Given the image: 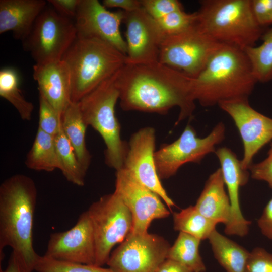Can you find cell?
<instances>
[{"instance_id": "obj_10", "label": "cell", "mask_w": 272, "mask_h": 272, "mask_svg": "<svg viewBox=\"0 0 272 272\" xmlns=\"http://www.w3.org/2000/svg\"><path fill=\"white\" fill-rule=\"evenodd\" d=\"M225 135V126L222 122L217 124L202 138L198 137L194 127L188 124L176 140L163 145L155 151V163L159 178L167 179L174 175L187 163H200L206 155L215 152L216 146L224 140Z\"/></svg>"}, {"instance_id": "obj_38", "label": "cell", "mask_w": 272, "mask_h": 272, "mask_svg": "<svg viewBox=\"0 0 272 272\" xmlns=\"http://www.w3.org/2000/svg\"><path fill=\"white\" fill-rule=\"evenodd\" d=\"M262 234L272 240V198L266 204L262 215L257 220Z\"/></svg>"}, {"instance_id": "obj_32", "label": "cell", "mask_w": 272, "mask_h": 272, "mask_svg": "<svg viewBox=\"0 0 272 272\" xmlns=\"http://www.w3.org/2000/svg\"><path fill=\"white\" fill-rule=\"evenodd\" d=\"M39 104L38 128L55 137L61 129V118L45 97L40 93Z\"/></svg>"}, {"instance_id": "obj_33", "label": "cell", "mask_w": 272, "mask_h": 272, "mask_svg": "<svg viewBox=\"0 0 272 272\" xmlns=\"http://www.w3.org/2000/svg\"><path fill=\"white\" fill-rule=\"evenodd\" d=\"M142 7L155 20L177 10L183 9L177 0H140Z\"/></svg>"}, {"instance_id": "obj_24", "label": "cell", "mask_w": 272, "mask_h": 272, "mask_svg": "<svg viewBox=\"0 0 272 272\" xmlns=\"http://www.w3.org/2000/svg\"><path fill=\"white\" fill-rule=\"evenodd\" d=\"M25 164L29 169L36 171L52 172L59 169L55 137L38 128Z\"/></svg>"}, {"instance_id": "obj_8", "label": "cell", "mask_w": 272, "mask_h": 272, "mask_svg": "<svg viewBox=\"0 0 272 272\" xmlns=\"http://www.w3.org/2000/svg\"><path fill=\"white\" fill-rule=\"evenodd\" d=\"M90 218L95 244V265L106 264L112 249L131 232L132 218L114 192L101 197L87 210Z\"/></svg>"}, {"instance_id": "obj_12", "label": "cell", "mask_w": 272, "mask_h": 272, "mask_svg": "<svg viewBox=\"0 0 272 272\" xmlns=\"http://www.w3.org/2000/svg\"><path fill=\"white\" fill-rule=\"evenodd\" d=\"M114 192L131 213V233H147L153 220L167 218L170 214L158 195L139 182L123 168L116 171Z\"/></svg>"}, {"instance_id": "obj_7", "label": "cell", "mask_w": 272, "mask_h": 272, "mask_svg": "<svg viewBox=\"0 0 272 272\" xmlns=\"http://www.w3.org/2000/svg\"><path fill=\"white\" fill-rule=\"evenodd\" d=\"M77 36L75 21L46 6L22 41L23 46L35 64H46L61 60Z\"/></svg>"}, {"instance_id": "obj_23", "label": "cell", "mask_w": 272, "mask_h": 272, "mask_svg": "<svg viewBox=\"0 0 272 272\" xmlns=\"http://www.w3.org/2000/svg\"><path fill=\"white\" fill-rule=\"evenodd\" d=\"M208 240L215 258L226 272H245L250 252L216 230Z\"/></svg>"}, {"instance_id": "obj_27", "label": "cell", "mask_w": 272, "mask_h": 272, "mask_svg": "<svg viewBox=\"0 0 272 272\" xmlns=\"http://www.w3.org/2000/svg\"><path fill=\"white\" fill-rule=\"evenodd\" d=\"M174 229L191 235L201 241L208 239L217 223L201 214L195 206H190L173 214Z\"/></svg>"}, {"instance_id": "obj_29", "label": "cell", "mask_w": 272, "mask_h": 272, "mask_svg": "<svg viewBox=\"0 0 272 272\" xmlns=\"http://www.w3.org/2000/svg\"><path fill=\"white\" fill-rule=\"evenodd\" d=\"M60 170L65 179L79 186L85 184L87 171L84 169L71 144L65 136L62 128L55 136Z\"/></svg>"}, {"instance_id": "obj_34", "label": "cell", "mask_w": 272, "mask_h": 272, "mask_svg": "<svg viewBox=\"0 0 272 272\" xmlns=\"http://www.w3.org/2000/svg\"><path fill=\"white\" fill-rule=\"evenodd\" d=\"M245 272H272V254L257 247L250 252Z\"/></svg>"}, {"instance_id": "obj_3", "label": "cell", "mask_w": 272, "mask_h": 272, "mask_svg": "<svg viewBox=\"0 0 272 272\" xmlns=\"http://www.w3.org/2000/svg\"><path fill=\"white\" fill-rule=\"evenodd\" d=\"M257 82L244 50L223 44L193 78L192 91L195 101L210 107L223 101L248 98Z\"/></svg>"}, {"instance_id": "obj_4", "label": "cell", "mask_w": 272, "mask_h": 272, "mask_svg": "<svg viewBox=\"0 0 272 272\" xmlns=\"http://www.w3.org/2000/svg\"><path fill=\"white\" fill-rule=\"evenodd\" d=\"M126 59V55L103 40L77 36L62 58L70 74L72 103L115 74Z\"/></svg>"}, {"instance_id": "obj_26", "label": "cell", "mask_w": 272, "mask_h": 272, "mask_svg": "<svg viewBox=\"0 0 272 272\" xmlns=\"http://www.w3.org/2000/svg\"><path fill=\"white\" fill-rule=\"evenodd\" d=\"M19 77L13 67H5L0 71V96L9 102L17 110L21 119H31L34 106L23 95L19 87Z\"/></svg>"}, {"instance_id": "obj_14", "label": "cell", "mask_w": 272, "mask_h": 272, "mask_svg": "<svg viewBox=\"0 0 272 272\" xmlns=\"http://www.w3.org/2000/svg\"><path fill=\"white\" fill-rule=\"evenodd\" d=\"M155 143L156 132L152 127L142 128L134 133L128 143L122 168L143 185L158 195L171 210L175 205L163 187L156 170Z\"/></svg>"}, {"instance_id": "obj_16", "label": "cell", "mask_w": 272, "mask_h": 272, "mask_svg": "<svg viewBox=\"0 0 272 272\" xmlns=\"http://www.w3.org/2000/svg\"><path fill=\"white\" fill-rule=\"evenodd\" d=\"M123 17V11H108L98 0H81L74 20L77 36L103 40L126 55V43L120 30Z\"/></svg>"}, {"instance_id": "obj_30", "label": "cell", "mask_w": 272, "mask_h": 272, "mask_svg": "<svg viewBox=\"0 0 272 272\" xmlns=\"http://www.w3.org/2000/svg\"><path fill=\"white\" fill-rule=\"evenodd\" d=\"M34 270L37 272H114L109 267L58 260L44 255H39Z\"/></svg>"}, {"instance_id": "obj_39", "label": "cell", "mask_w": 272, "mask_h": 272, "mask_svg": "<svg viewBox=\"0 0 272 272\" xmlns=\"http://www.w3.org/2000/svg\"><path fill=\"white\" fill-rule=\"evenodd\" d=\"M102 4L106 8H117L127 12L142 8L140 0H104Z\"/></svg>"}, {"instance_id": "obj_22", "label": "cell", "mask_w": 272, "mask_h": 272, "mask_svg": "<svg viewBox=\"0 0 272 272\" xmlns=\"http://www.w3.org/2000/svg\"><path fill=\"white\" fill-rule=\"evenodd\" d=\"M61 128L72 146L78 160L87 171L91 162V155L85 142L87 128L80 111L78 103H71L61 117Z\"/></svg>"}, {"instance_id": "obj_28", "label": "cell", "mask_w": 272, "mask_h": 272, "mask_svg": "<svg viewBox=\"0 0 272 272\" xmlns=\"http://www.w3.org/2000/svg\"><path fill=\"white\" fill-rule=\"evenodd\" d=\"M261 38V45L247 47L244 51L257 82L266 83L272 80V27Z\"/></svg>"}, {"instance_id": "obj_35", "label": "cell", "mask_w": 272, "mask_h": 272, "mask_svg": "<svg viewBox=\"0 0 272 272\" xmlns=\"http://www.w3.org/2000/svg\"><path fill=\"white\" fill-rule=\"evenodd\" d=\"M248 170L252 178L265 181L272 188V143L267 157L259 163H252Z\"/></svg>"}, {"instance_id": "obj_5", "label": "cell", "mask_w": 272, "mask_h": 272, "mask_svg": "<svg viewBox=\"0 0 272 272\" xmlns=\"http://www.w3.org/2000/svg\"><path fill=\"white\" fill-rule=\"evenodd\" d=\"M196 24L221 43L242 50L255 46L263 34L252 11L251 0H202Z\"/></svg>"}, {"instance_id": "obj_2", "label": "cell", "mask_w": 272, "mask_h": 272, "mask_svg": "<svg viewBox=\"0 0 272 272\" xmlns=\"http://www.w3.org/2000/svg\"><path fill=\"white\" fill-rule=\"evenodd\" d=\"M36 184L30 177L16 174L0 186V253L10 247L24 259L32 272L39 256L33 244L37 202Z\"/></svg>"}, {"instance_id": "obj_42", "label": "cell", "mask_w": 272, "mask_h": 272, "mask_svg": "<svg viewBox=\"0 0 272 272\" xmlns=\"http://www.w3.org/2000/svg\"><path fill=\"white\" fill-rule=\"evenodd\" d=\"M271 23H272V18H271Z\"/></svg>"}, {"instance_id": "obj_31", "label": "cell", "mask_w": 272, "mask_h": 272, "mask_svg": "<svg viewBox=\"0 0 272 272\" xmlns=\"http://www.w3.org/2000/svg\"><path fill=\"white\" fill-rule=\"evenodd\" d=\"M196 20V12L188 13L182 9L155 20L164 36H166L184 31L193 25Z\"/></svg>"}, {"instance_id": "obj_36", "label": "cell", "mask_w": 272, "mask_h": 272, "mask_svg": "<svg viewBox=\"0 0 272 272\" xmlns=\"http://www.w3.org/2000/svg\"><path fill=\"white\" fill-rule=\"evenodd\" d=\"M253 14L262 27L271 23L272 0H251Z\"/></svg>"}, {"instance_id": "obj_19", "label": "cell", "mask_w": 272, "mask_h": 272, "mask_svg": "<svg viewBox=\"0 0 272 272\" xmlns=\"http://www.w3.org/2000/svg\"><path fill=\"white\" fill-rule=\"evenodd\" d=\"M33 76L42 94L61 118L71 104V80L67 65L61 59L35 64Z\"/></svg>"}, {"instance_id": "obj_13", "label": "cell", "mask_w": 272, "mask_h": 272, "mask_svg": "<svg viewBox=\"0 0 272 272\" xmlns=\"http://www.w3.org/2000/svg\"><path fill=\"white\" fill-rule=\"evenodd\" d=\"M218 105L231 117L239 131L244 147L241 165L248 170L255 155L272 141V118L253 109L248 98L223 101Z\"/></svg>"}, {"instance_id": "obj_21", "label": "cell", "mask_w": 272, "mask_h": 272, "mask_svg": "<svg viewBox=\"0 0 272 272\" xmlns=\"http://www.w3.org/2000/svg\"><path fill=\"white\" fill-rule=\"evenodd\" d=\"M220 168L209 177L195 207L206 217L226 225L231 216V205Z\"/></svg>"}, {"instance_id": "obj_25", "label": "cell", "mask_w": 272, "mask_h": 272, "mask_svg": "<svg viewBox=\"0 0 272 272\" xmlns=\"http://www.w3.org/2000/svg\"><path fill=\"white\" fill-rule=\"evenodd\" d=\"M201 240L187 233L179 232L170 246L167 259L175 260L192 272H206V267L199 251Z\"/></svg>"}, {"instance_id": "obj_1", "label": "cell", "mask_w": 272, "mask_h": 272, "mask_svg": "<svg viewBox=\"0 0 272 272\" xmlns=\"http://www.w3.org/2000/svg\"><path fill=\"white\" fill-rule=\"evenodd\" d=\"M193 78L157 61L125 64L117 73L115 83L123 110L165 114L178 107L177 124L191 117L195 108Z\"/></svg>"}, {"instance_id": "obj_9", "label": "cell", "mask_w": 272, "mask_h": 272, "mask_svg": "<svg viewBox=\"0 0 272 272\" xmlns=\"http://www.w3.org/2000/svg\"><path fill=\"white\" fill-rule=\"evenodd\" d=\"M223 44L204 33L195 22L184 31L164 37L158 61L194 78Z\"/></svg>"}, {"instance_id": "obj_18", "label": "cell", "mask_w": 272, "mask_h": 272, "mask_svg": "<svg viewBox=\"0 0 272 272\" xmlns=\"http://www.w3.org/2000/svg\"><path fill=\"white\" fill-rule=\"evenodd\" d=\"M231 205V216L225 225L224 232L228 235L244 237L249 231L250 221L244 217L240 207L239 188L249 180V170L243 168L241 161L229 148L221 147L215 151Z\"/></svg>"}, {"instance_id": "obj_6", "label": "cell", "mask_w": 272, "mask_h": 272, "mask_svg": "<svg viewBox=\"0 0 272 272\" xmlns=\"http://www.w3.org/2000/svg\"><path fill=\"white\" fill-rule=\"evenodd\" d=\"M117 73L78 102L85 124L96 130L104 141L106 164L116 171L123 168L128 148L121 138V127L115 115L119 97L115 83Z\"/></svg>"}, {"instance_id": "obj_20", "label": "cell", "mask_w": 272, "mask_h": 272, "mask_svg": "<svg viewBox=\"0 0 272 272\" xmlns=\"http://www.w3.org/2000/svg\"><path fill=\"white\" fill-rule=\"evenodd\" d=\"M47 3L44 0H1L0 34L11 31L14 38L23 41Z\"/></svg>"}, {"instance_id": "obj_11", "label": "cell", "mask_w": 272, "mask_h": 272, "mask_svg": "<svg viewBox=\"0 0 272 272\" xmlns=\"http://www.w3.org/2000/svg\"><path fill=\"white\" fill-rule=\"evenodd\" d=\"M170 246L158 235L130 232L112 250L106 264L114 272H155Z\"/></svg>"}, {"instance_id": "obj_15", "label": "cell", "mask_w": 272, "mask_h": 272, "mask_svg": "<svg viewBox=\"0 0 272 272\" xmlns=\"http://www.w3.org/2000/svg\"><path fill=\"white\" fill-rule=\"evenodd\" d=\"M127 46L126 64H138L158 61L164 35L156 21L142 7L124 12Z\"/></svg>"}, {"instance_id": "obj_37", "label": "cell", "mask_w": 272, "mask_h": 272, "mask_svg": "<svg viewBox=\"0 0 272 272\" xmlns=\"http://www.w3.org/2000/svg\"><path fill=\"white\" fill-rule=\"evenodd\" d=\"M47 2L61 16L75 19L81 0H49Z\"/></svg>"}, {"instance_id": "obj_40", "label": "cell", "mask_w": 272, "mask_h": 272, "mask_svg": "<svg viewBox=\"0 0 272 272\" xmlns=\"http://www.w3.org/2000/svg\"><path fill=\"white\" fill-rule=\"evenodd\" d=\"M1 272H31L22 257L12 251L7 267Z\"/></svg>"}, {"instance_id": "obj_41", "label": "cell", "mask_w": 272, "mask_h": 272, "mask_svg": "<svg viewBox=\"0 0 272 272\" xmlns=\"http://www.w3.org/2000/svg\"><path fill=\"white\" fill-rule=\"evenodd\" d=\"M155 272H192L182 264L172 259H165Z\"/></svg>"}, {"instance_id": "obj_17", "label": "cell", "mask_w": 272, "mask_h": 272, "mask_svg": "<svg viewBox=\"0 0 272 272\" xmlns=\"http://www.w3.org/2000/svg\"><path fill=\"white\" fill-rule=\"evenodd\" d=\"M44 255L58 260L95 264L94 232L87 211L69 230L50 234Z\"/></svg>"}]
</instances>
